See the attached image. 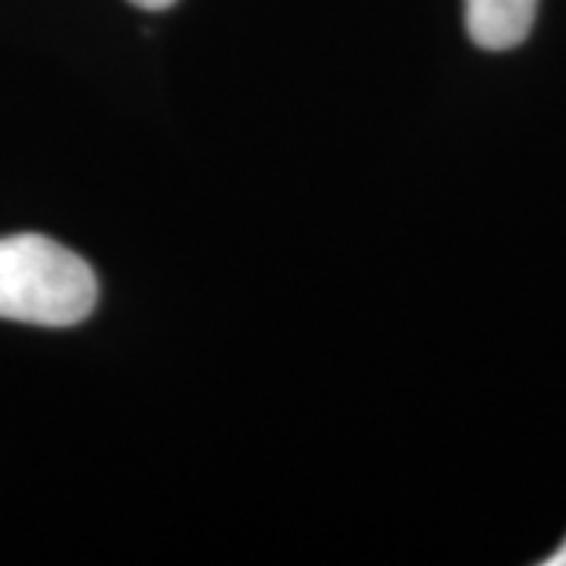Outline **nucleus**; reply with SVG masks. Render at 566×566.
Instances as JSON below:
<instances>
[{"label": "nucleus", "mask_w": 566, "mask_h": 566, "mask_svg": "<svg viewBox=\"0 0 566 566\" xmlns=\"http://www.w3.org/2000/svg\"><path fill=\"white\" fill-rule=\"evenodd\" d=\"M98 281L76 252L39 233L0 237V318L73 327L92 315Z\"/></svg>", "instance_id": "1"}, {"label": "nucleus", "mask_w": 566, "mask_h": 566, "mask_svg": "<svg viewBox=\"0 0 566 566\" xmlns=\"http://www.w3.org/2000/svg\"><path fill=\"white\" fill-rule=\"evenodd\" d=\"M465 32L485 51L523 44L535 25L538 0H463Z\"/></svg>", "instance_id": "2"}, {"label": "nucleus", "mask_w": 566, "mask_h": 566, "mask_svg": "<svg viewBox=\"0 0 566 566\" xmlns=\"http://www.w3.org/2000/svg\"><path fill=\"white\" fill-rule=\"evenodd\" d=\"M129 3H136L142 10H167V7H174L177 0H129Z\"/></svg>", "instance_id": "3"}, {"label": "nucleus", "mask_w": 566, "mask_h": 566, "mask_svg": "<svg viewBox=\"0 0 566 566\" xmlns=\"http://www.w3.org/2000/svg\"><path fill=\"white\" fill-rule=\"evenodd\" d=\"M542 564H545V566H566V538H564V545L557 547V551H554L551 557H545Z\"/></svg>", "instance_id": "4"}]
</instances>
